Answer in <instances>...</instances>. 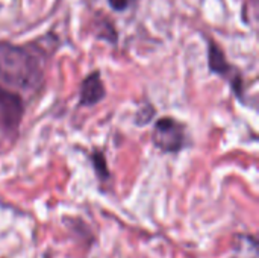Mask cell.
Returning <instances> with one entry per match:
<instances>
[{"label": "cell", "instance_id": "6da1fadb", "mask_svg": "<svg viewBox=\"0 0 259 258\" xmlns=\"http://www.w3.org/2000/svg\"><path fill=\"white\" fill-rule=\"evenodd\" d=\"M41 49L0 41V81L20 88L33 90L42 81Z\"/></svg>", "mask_w": 259, "mask_h": 258}, {"label": "cell", "instance_id": "7a4b0ae2", "mask_svg": "<svg viewBox=\"0 0 259 258\" xmlns=\"http://www.w3.org/2000/svg\"><path fill=\"white\" fill-rule=\"evenodd\" d=\"M152 141L159 151L176 154L187 146V126L173 117H162L155 123Z\"/></svg>", "mask_w": 259, "mask_h": 258}, {"label": "cell", "instance_id": "3957f363", "mask_svg": "<svg viewBox=\"0 0 259 258\" xmlns=\"http://www.w3.org/2000/svg\"><path fill=\"white\" fill-rule=\"evenodd\" d=\"M23 116V99L17 93L0 87V132L9 137H15L18 134Z\"/></svg>", "mask_w": 259, "mask_h": 258}, {"label": "cell", "instance_id": "277c9868", "mask_svg": "<svg viewBox=\"0 0 259 258\" xmlns=\"http://www.w3.org/2000/svg\"><path fill=\"white\" fill-rule=\"evenodd\" d=\"M208 67L209 71L228 78L232 87L234 94L243 100L244 99V87H243V78L238 73V70L226 59L225 52L222 50V47L211 38H208Z\"/></svg>", "mask_w": 259, "mask_h": 258}, {"label": "cell", "instance_id": "5b68a950", "mask_svg": "<svg viewBox=\"0 0 259 258\" xmlns=\"http://www.w3.org/2000/svg\"><path fill=\"white\" fill-rule=\"evenodd\" d=\"M106 96V88L102 81L100 71L88 75L79 90V106H94Z\"/></svg>", "mask_w": 259, "mask_h": 258}, {"label": "cell", "instance_id": "8992f818", "mask_svg": "<svg viewBox=\"0 0 259 258\" xmlns=\"http://www.w3.org/2000/svg\"><path fill=\"white\" fill-rule=\"evenodd\" d=\"M234 258H258V243L250 236H238Z\"/></svg>", "mask_w": 259, "mask_h": 258}, {"label": "cell", "instance_id": "52a82bcc", "mask_svg": "<svg viewBox=\"0 0 259 258\" xmlns=\"http://www.w3.org/2000/svg\"><path fill=\"white\" fill-rule=\"evenodd\" d=\"M93 160V166H94V170L96 173L99 175L100 179H108L109 178V169H108V164H106V158L103 155V152H99L96 151L91 157Z\"/></svg>", "mask_w": 259, "mask_h": 258}, {"label": "cell", "instance_id": "ba28073f", "mask_svg": "<svg viewBox=\"0 0 259 258\" xmlns=\"http://www.w3.org/2000/svg\"><path fill=\"white\" fill-rule=\"evenodd\" d=\"M97 36L99 38H103V40H108L111 43H117V30L114 27V24L106 20V18H102V23L97 26Z\"/></svg>", "mask_w": 259, "mask_h": 258}, {"label": "cell", "instance_id": "9c48e42d", "mask_svg": "<svg viewBox=\"0 0 259 258\" xmlns=\"http://www.w3.org/2000/svg\"><path fill=\"white\" fill-rule=\"evenodd\" d=\"M155 116V108L152 106V105H146V108H141L140 111H138V116H137V125H140V126H144V125H147L150 120H152V117Z\"/></svg>", "mask_w": 259, "mask_h": 258}, {"label": "cell", "instance_id": "30bf717a", "mask_svg": "<svg viewBox=\"0 0 259 258\" xmlns=\"http://www.w3.org/2000/svg\"><path fill=\"white\" fill-rule=\"evenodd\" d=\"M135 0H108L109 6L115 11V12H123L126 11L131 5H134Z\"/></svg>", "mask_w": 259, "mask_h": 258}, {"label": "cell", "instance_id": "8fae6325", "mask_svg": "<svg viewBox=\"0 0 259 258\" xmlns=\"http://www.w3.org/2000/svg\"><path fill=\"white\" fill-rule=\"evenodd\" d=\"M0 9H2V3H0Z\"/></svg>", "mask_w": 259, "mask_h": 258}]
</instances>
